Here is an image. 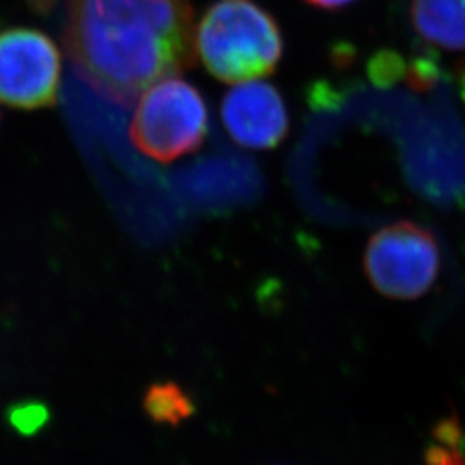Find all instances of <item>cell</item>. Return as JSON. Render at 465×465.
<instances>
[{
	"label": "cell",
	"instance_id": "1",
	"mask_svg": "<svg viewBox=\"0 0 465 465\" xmlns=\"http://www.w3.org/2000/svg\"><path fill=\"white\" fill-rule=\"evenodd\" d=\"M190 0H67L64 45L78 76L130 107L195 64Z\"/></svg>",
	"mask_w": 465,
	"mask_h": 465
},
{
	"label": "cell",
	"instance_id": "2",
	"mask_svg": "<svg viewBox=\"0 0 465 465\" xmlns=\"http://www.w3.org/2000/svg\"><path fill=\"white\" fill-rule=\"evenodd\" d=\"M195 44L203 66L224 84L267 76L282 55L276 21L253 0H217L202 17Z\"/></svg>",
	"mask_w": 465,
	"mask_h": 465
},
{
	"label": "cell",
	"instance_id": "3",
	"mask_svg": "<svg viewBox=\"0 0 465 465\" xmlns=\"http://www.w3.org/2000/svg\"><path fill=\"white\" fill-rule=\"evenodd\" d=\"M207 107L199 90L167 78L150 86L136 102L130 138L159 163H171L199 149L207 134Z\"/></svg>",
	"mask_w": 465,
	"mask_h": 465
},
{
	"label": "cell",
	"instance_id": "4",
	"mask_svg": "<svg viewBox=\"0 0 465 465\" xmlns=\"http://www.w3.org/2000/svg\"><path fill=\"white\" fill-rule=\"evenodd\" d=\"M440 247L430 230L401 221L376 232L366 252L367 276L390 299L414 300L431 288L440 272Z\"/></svg>",
	"mask_w": 465,
	"mask_h": 465
},
{
	"label": "cell",
	"instance_id": "5",
	"mask_svg": "<svg viewBox=\"0 0 465 465\" xmlns=\"http://www.w3.org/2000/svg\"><path fill=\"white\" fill-rule=\"evenodd\" d=\"M61 55L49 36L30 28L0 34V102L16 109L54 105Z\"/></svg>",
	"mask_w": 465,
	"mask_h": 465
},
{
	"label": "cell",
	"instance_id": "6",
	"mask_svg": "<svg viewBox=\"0 0 465 465\" xmlns=\"http://www.w3.org/2000/svg\"><path fill=\"white\" fill-rule=\"evenodd\" d=\"M226 132L245 149L276 147L288 134V113L280 92L266 82L232 88L221 107Z\"/></svg>",
	"mask_w": 465,
	"mask_h": 465
},
{
	"label": "cell",
	"instance_id": "7",
	"mask_svg": "<svg viewBox=\"0 0 465 465\" xmlns=\"http://www.w3.org/2000/svg\"><path fill=\"white\" fill-rule=\"evenodd\" d=\"M411 17L426 42L443 49L465 50V0H414Z\"/></svg>",
	"mask_w": 465,
	"mask_h": 465
},
{
	"label": "cell",
	"instance_id": "8",
	"mask_svg": "<svg viewBox=\"0 0 465 465\" xmlns=\"http://www.w3.org/2000/svg\"><path fill=\"white\" fill-rule=\"evenodd\" d=\"M438 445L428 450V465H465V451L457 424L445 422L438 430Z\"/></svg>",
	"mask_w": 465,
	"mask_h": 465
},
{
	"label": "cell",
	"instance_id": "9",
	"mask_svg": "<svg viewBox=\"0 0 465 465\" xmlns=\"http://www.w3.org/2000/svg\"><path fill=\"white\" fill-rule=\"evenodd\" d=\"M9 424L23 436H34L49 422V409L40 401H19L7 412Z\"/></svg>",
	"mask_w": 465,
	"mask_h": 465
},
{
	"label": "cell",
	"instance_id": "10",
	"mask_svg": "<svg viewBox=\"0 0 465 465\" xmlns=\"http://www.w3.org/2000/svg\"><path fill=\"white\" fill-rule=\"evenodd\" d=\"M147 409L157 420H178L186 416L188 403L176 388H155L147 397Z\"/></svg>",
	"mask_w": 465,
	"mask_h": 465
},
{
	"label": "cell",
	"instance_id": "11",
	"mask_svg": "<svg viewBox=\"0 0 465 465\" xmlns=\"http://www.w3.org/2000/svg\"><path fill=\"white\" fill-rule=\"evenodd\" d=\"M440 78V67L431 57H417L407 69V82L419 92L430 90Z\"/></svg>",
	"mask_w": 465,
	"mask_h": 465
},
{
	"label": "cell",
	"instance_id": "12",
	"mask_svg": "<svg viewBox=\"0 0 465 465\" xmlns=\"http://www.w3.org/2000/svg\"><path fill=\"white\" fill-rule=\"evenodd\" d=\"M309 4L317 5V7H322V9H336V7H341V5H347L353 0H307Z\"/></svg>",
	"mask_w": 465,
	"mask_h": 465
}]
</instances>
